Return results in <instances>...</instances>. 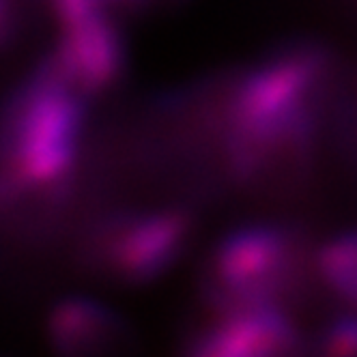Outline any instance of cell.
I'll return each mask as SVG.
<instances>
[{"mask_svg":"<svg viewBox=\"0 0 357 357\" xmlns=\"http://www.w3.org/2000/svg\"><path fill=\"white\" fill-rule=\"evenodd\" d=\"M336 56L314 39L289 41L245 67L228 69V196L282 200L308 185L336 110Z\"/></svg>","mask_w":357,"mask_h":357,"instance_id":"1","label":"cell"},{"mask_svg":"<svg viewBox=\"0 0 357 357\" xmlns=\"http://www.w3.org/2000/svg\"><path fill=\"white\" fill-rule=\"evenodd\" d=\"M317 271L308 237L284 220H259L233 228L202 263L194 317L289 312Z\"/></svg>","mask_w":357,"mask_h":357,"instance_id":"2","label":"cell"},{"mask_svg":"<svg viewBox=\"0 0 357 357\" xmlns=\"http://www.w3.org/2000/svg\"><path fill=\"white\" fill-rule=\"evenodd\" d=\"M56 35V0H0V75L13 84L41 61Z\"/></svg>","mask_w":357,"mask_h":357,"instance_id":"3","label":"cell"},{"mask_svg":"<svg viewBox=\"0 0 357 357\" xmlns=\"http://www.w3.org/2000/svg\"><path fill=\"white\" fill-rule=\"evenodd\" d=\"M50 334L63 351L69 353H110L127 347L130 327L106 305L71 299L54 310Z\"/></svg>","mask_w":357,"mask_h":357,"instance_id":"4","label":"cell"},{"mask_svg":"<svg viewBox=\"0 0 357 357\" xmlns=\"http://www.w3.org/2000/svg\"><path fill=\"white\" fill-rule=\"evenodd\" d=\"M63 29L93 31L127 45V35L181 0H56Z\"/></svg>","mask_w":357,"mask_h":357,"instance_id":"5","label":"cell"},{"mask_svg":"<svg viewBox=\"0 0 357 357\" xmlns=\"http://www.w3.org/2000/svg\"><path fill=\"white\" fill-rule=\"evenodd\" d=\"M317 275L353 312H357V226L336 235L314 252Z\"/></svg>","mask_w":357,"mask_h":357,"instance_id":"6","label":"cell"},{"mask_svg":"<svg viewBox=\"0 0 357 357\" xmlns=\"http://www.w3.org/2000/svg\"><path fill=\"white\" fill-rule=\"evenodd\" d=\"M308 344L323 355H357V312L351 310L331 317L308 338Z\"/></svg>","mask_w":357,"mask_h":357,"instance_id":"7","label":"cell"}]
</instances>
